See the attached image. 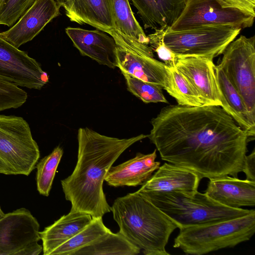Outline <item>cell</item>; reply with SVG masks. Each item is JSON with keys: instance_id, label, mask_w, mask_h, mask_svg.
<instances>
[{"instance_id": "obj_1", "label": "cell", "mask_w": 255, "mask_h": 255, "mask_svg": "<svg viewBox=\"0 0 255 255\" xmlns=\"http://www.w3.org/2000/svg\"><path fill=\"white\" fill-rule=\"evenodd\" d=\"M147 137L162 160L201 179L243 172L249 142L246 132L219 106L169 105L151 120Z\"/></svg>"}, {"instance_id": "obj_2", "label": "cell", "mask_w": 255, "mask_h": 255, "mask_svg": "<svg viewBox=\"0 0 255 255\" xmlns=\"http://www.w3.org/2000/svg\"><path fill=\"white\" fill-rule=\"evenodd\" d=\"M77 137L76 165L72 173L61 181L62 189L66 200L71 203V212L102 218L111 212L103 188L106 173L127 149L147 135L121 139L81 128Z\"/></svg>"}, {"instance_id": "obj_3", "label": "cell", "mask_w": 255, "mask_h": 255, "mask_svg": "<svg viewBox=\"0 0 255 255\" xmlns=\"http://www.w3.org/2000/svg\"><path fill=\"white\" fill-rule=\"evenodd\" d=\"M111 211L119 232L144 255H170L165 247L178 226L137 191L117 198Z\"/></svg>"}, {"instance_id": "obj_4", "label": "cell", "mask_w": 255, "mask_h": 255, "mask_svg": "<svg viewBox=\"0 0 255 255\" xmlns=\"http://www.w3.org/2000/svg\"><path fill=\"white\" fill-rule=\"evenodd\" d=\"M138 193L174 221L179 229L233 219L255 211L225 206L198 191Z\"/></svg>"}, {"instance_id": "obj_5", "label": "cell", "mask_w": 255, "mask_h": 255, "mask_svg": "<svg viewBox=\"0 0 255 255\" xmlns=\"http://www.w3.org/2000/svg\"><path fill=\"white\" fill-rule=\"evenodd\" d=\"M255 233V211L238 218L179 229L173 247L185 254L202 255L234 248Z\"/></svg>"}, {"instance_id": "obj_6", "label": "cell", "mask_w": 255, "mask_h": 255, "mask_svg": "<svg viewBox=\"0 0 255 255\" xmlns=\"http://www.w3.org/2000/svg\"><path fill=\"white\" fill-rule=\"evenodd\" d=\"M39 157L28 123L20 117L0 115V173L28 176Z\"/></svg>"}, {"instance_id": "obj_7", "label": "cell", "mask_w": 255, "mask_h": 255, "mask_svg": "<svg viewBox=\"0 0 255 255\" xmlns=\"http://www.w3.org/2000/svg\"><path fill=\"white\" fill-rule=\"evenodd\" d=\"M168 29L163 34L164 43L177 57H204L212 60L223 53L242 29L229 25H204L178 31Z\"/></svg>"}, {"instance_id": "obj_8", "label": "cell", "mask_w": 255, "mask_h": 255, "mask_svg": "<svg viewBox=\"0 0 255 255\" xmlns=\"http://www.w3.org/2000/svg\"><path fill=\"white\" fill-rule=\"evenodd\" d=\"M255 36L241 35L224 51L221 69L241 96L255 122Z\"/></svg>"}, {"instance_id": "obj_9", "label": "cell", "mask_w": 255, "mask_h": 255, "mask_svg": "<svg viewBox=\"0 0 255 255\" xmlns=\"http://www.w3.org/2000/svg\"><path fill=\"white\" fill-rule=\"evenodd\" d=\"M255 16L229 7L222 0H187L181 14L168 30L182 31L204 25H229L242 29L251 27Z\"/></svg>"}, {"instance_id": "obj_10", "label": "cell", "mask_w": 255, "mask_h": 255, "mask_svg": "<svg viewBox=\"0 0 255 255\" xmlns=\"http://www.w3.org/2000/svg\"><path fill=\"white\" fill-rule=\"evenodd\" d=\"M40 225L30 212L21 208L0 218V255H38L42 246Z\"/></svg>"}, {"instance_id": "obj_11", "label": "cell", "mask_w": 255, "mask_h": 255, "mask_svg": "<svg viewBox=\"0 0 255 255\" xmlns=\"http://www.w3.org/2000/svg\"><path fill=\"white\" fill-rule=\"evenodd\" d=\"M117 67L128 74L163 89L167 77L165 64L154 58L149 45L127 40L116 42Z\"/></svg>"}, {"instance_id": "obj_12", "label": "cell", "mask_w": 255, "mask_h": 255, "mask_svg": "<svg viewBox=\"0 0 255 255\" xmlns=\"http://www.w3.org/2000/svg\"><path fill=\"white\" fill-rule=\"evenodd\" d=\"M0 78L18 86L40 90L49 76L40 64L27 53L0 36Z\"/></svg>"}, {"instance_id": "obj_13", "label": "cell", "mask_w": 255, "mask_h": 255, "mask_svg": "<svg viewBox=\"0 0 255 255\" xmlns=\"http://www.w3.org/2000/svg\"><path fill=\"white\" fill-rule=\"evenodd\" d=\"M55 0H36L17 22L0 36L18 48L32 40L53 19L60 14Z\"/></svg>"}, {"instance_id": "obj_14", "label": "cell", "mask_w": 255, "mask_h": 255, "mask_svg": "<svg viewBox=\"0 0 255 255\" xmlns=\"http://www.w3.org/2000/svg\"><path fill=\"white\" fill-rule=\"evenodd\" d=\"M213 60L204 57L178 56L175 67L189 81L206 105L221 106Z\"/></svg>"}, {"instance_id": "obj_15", "label": "cell", "mask_w": 255, "mask_h": 255, "mask_svg": "<svg viewBox=\"0 0 255 255\" xmlns=\"http://www.w3.org/2000/svg\"><path fill=\"white\" fill-rule=\"evenodd\" d=\"M65 32L82 55L100 65L112 69L117 67V45L112 36L97 29L68 27Z\"/></svg>"}, {"instance_id": "obj_16", "label": "cell", "mask_w": 255, "mask_h": 255, "mask_svg": "<svg viewBox=\"0 0 255 255\" xmlns=\"http://www.w3.org/2000/svg\"><path fill=\"white\" fill-rule=\"evenodd\" d=\"M113 0H64L62 7L71 21L91 25L113 37Z\"/></svg>"}, {"instance_id": "obj_17", "label": "cell", "mask_w": 255, "mask_h": 255, "mask_svg": "<svg viewBox=\"0 0 255 255\" xmlns=\"http://www.w3.org/2000/svg\"><path fill=\"white\" fill-rule=\"evenodd\" d=\"M205 193L230 208L255 206V181L247 179L230 175L210 179Z\"/></svg>"}, {"instance_id": "obj_18", "label": "cell", "mask_w": 255, "mask_h": 255, "mask_svg": "<svg viewBox=\"0 0 255 255\" xmlns=\"http://www.w3.org/2000/svg\"><path fill=\"white\" fill-rule=\"evenodd\" d=\"M156 149L150 153L137 152L134 157L115 166H111L105 177L108 184L114 187L143 185L159 167L156 161Z\"/></svg>"}, {"instance_id": "obj_19", "label": "cell", "mask_w": 255, "mask_h": 255, "mask_svg": "<svg viewBox=\"0 0 255 255\" xmlns=\"http://www.w3.org/2000/svg\"><path fill=\"white\" fill-rule=\"evenodd\" d=\"M156 171L138 192L179 191L192 193L198 191L201 179L188 169L165 162Z\"/></svg>"}, {"instance_id": "obj_20", "label": "cell", "mask_w": 255, "mask_h": 255, "mask_svg": "<svg viewBox=\"0 0 255 255\" xmlns=\"http://www.w3.org/2000/svg\"><path fill=\"white\" fill-rule=\"evenodd\" d=\"M137 10L145 28H169L183 10L187 0H129Z\"/></svg>"}, {"instance_id": "obj_21", "label": "cell", "mask_w": 255, "mask_h": 255, "mask_svg": "<svg viewBox=\"0 0 255 255\" xmlns=\"http://www.w3.org/2000/svg\"><path fill=\"white\" fill-rule=\"evenodd\" d=\"M91 216L81 212H71L61 216L52 225L40 232L43 254L51 255L58 247L68 241L87 226Z\"/></svg>"}, {"instance_id": "obj_22", "label": "cell", "mask_w": 255, "mask_h": 255, "mask_svg": "<svg viewBox=\"0 0 255 255\" xmlns=\"http://www.w3.org/2000/svg\"><path fill=\"white\" fill-rule=\"evenodd\" d=\"M215 72L222 104L221 107L246 132L249 141L254 140L255 122L252 119L241 96L223 71L217 65L215 66Z\"/></svg>"}, {"instance_id": "obj_23", "label": "cell", "mask_w": 255, "mask_h": 255, "mask_svg": "<svg viewBox=\"0 0 255 255\" xmlns=\"http://www.w3.org/2000/svg\"><path fill=\"white\" fill-rule=\"evenodd\" d=\"M129 1L113 0V14L116 34L113 37L149 45V38L135 18Z\"/></svg>"}, {"instance_id": "obj_24", "label": "cell", "mask_w": 255, "mask_h": 255, "mask_svg": "<svg viewBox=\"0 0 255 255\" xmlns=\"http://www.w3.org/2000/svg\"><path fill=\"white\" fill-rule=\"evenodd\" d=\"M140 251L119 232L110 231L73 255H136Z\"/></svg>"}, {"instance_id": "obj_25", "label": "cell", "mask_w": 255, "mask_h": 255, "mask_svg": "<svg viewBox=\"0 0 255 255\" xmlns=\"http://www.w3.org/2000/svg\"><path fill=\"white\" fill-rule=\"evenodd\" d=\"M167 77L163 88L176 100L177 104L189 107L206 105L187 78L174 67L166 66Z\"/></svg>"}, {"instance_id": "obj_26", "label": "cell", "mask_w": 255, "mask_h": 255, "mask_svg": "<svg viewBox=\"0 0 255 255\" xmlns=\"http://www.w3.org/2000/svg\"><path fill=\"white\" fill-rule=\"evenodd\" d=\"M111 231L104 225L102 218H92L91 222L76 235L56 249L51 255H73Z\"/></svg>"}, {"instance_id": "obj_27", "label": "cell", "mask_w": 255, "mask_h": 255, "mask_svg": "<svg viewBox=\"0 0 255 255\" xmlns=\"http://www.w3.org/2000/svg\"><path fill=\"white\" fill-rule=\"evenodd\" d=\"M63 154V149L58 146L51 153L37 163V189L41 195L44 196L49 195L57 168Z\"/></svg>"}, {"instance_id": "obj_28", "label": "cell", "mask_w": 255, "mask_h": 255, "mask_svg": "<svg viewBox=\"0 0 255 255\" xmlns=\"http://www.w3.org/2000/svg\"><path fill=\"white\" fill-rule=\"evenodd\" d=\"M126 80L128 90L145 103H163L168 104L158 85L143 81L128 74L122 73Z\"/></svg>"}, {"instance_id": "obj_29", "label": "cell", "mask_w": 255, "mask_h": 255, "mask_svg": "<svg viewBox=\"0 0 255 255\" xmlns=\"http://www.w3.org/2000/svg\"><path fill=\"white\" fill-rule=\"evenodd\" d=\"M27 98L24 90L0 78V111L18 108L26 102Z\"/></svg>"}, {"instance_id": "obj_30", "label": "cell", "mask_w": 255, "mask_h": 255, "mask_svg": "<svg viewBox=\"0 0 255 255\" xmlns=\"http://www.w3.org/2000/svg\"><path fill=\"white\" fill-rule=\"evenodd\" d=\"M36 0H0V24L14 25Z\"/></svg>"}, {"instance_id": "obj_31", "label": "cell", "mask_w": 255, "mask_h": 255, "mask_svg": "<svg viewBox=\"0 0 255 255\" xmlns=\"http://www.w3.org/2000/svg\"><path fill=\"white\" fill-rule=\"evenodd\" d=\"M166 29L155 30L153 33L148 35L149 45L153 52L157 54L158 58L163 61L166 66L174 67L177 56L163 42V34Z\"/></svg>"}, {"instance_id": "obj_32", "label": "cell", "mask_w": 255, "mask_h": 255, "mask_svg": "<svg viewBox=\"0 0 255 255\" xmlns=\"http://www.w3.org/2000/svg\"><path fill=\"white\" fill-rule=\"evenodd\" d=\"M227 6L255 16V0H222Z\"/></svg>"}, {"instance_id": "obj_33", "label": "cell", "mask_w": 255, "mask_h": 255, "mask_svg": "<svg viewBox=\"0 0 255 255\" xmlns=\"http://www.w3.org/2000/svg\"><path fill=\"white\" fill-rule=\"evenodd\" d=\"M243 172L245 173L246 179L255 181V150L246 156Z\"/></svg>"}, {"instance_id": "obj_34", "label": "cell", "mask_w": 255, "mask_h": 255, "mask_svg": "<svg viewBox=\"0 0 255 255\" xmlns=\"http://www.w3.org/2000/svg\"><path fill=\"white\" fill-rule=\"evenodd\" d=\"M57 3L61 7L63 6L64 0H55Z\"/></svg>"}, {"instance_id": "obj_35", "label": "cell", "mask_w": 255, "mask_h": 255, "mask_svg": "<svg viewBox=\"0 0 255 255\" xmlns=\"http://www.w3.org/2000/svg\"><path fill=\"white\" fill-rule=\"evenodd\" d=\"M4 215V213L2 211L0 207V218H1L3 215Z\"/></svg>"}]
</instances>
